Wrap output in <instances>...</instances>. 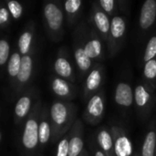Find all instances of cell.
Wrapping results in <instances>:
<instances>
[{
    "label": "cell",
    "mask_w": 156,
    "mask_h": 156,
    "mask_svg": "<svg viewBox=\"0 0 156 156\" xmlns=\"http://www.w3.org/2000/svg\"><path fill=\"white\" fill-rule=\"evenodd\" d=\"M134 106L142 120L148 119L156 108V91L143 80L134 89Z\"/></svg>",
    "instance_id": "cell-1"
},
{
    "label": "cell",
    "mask_w": 156,
    "mask_h": 156,
    "mask_svg": "<svg viewBox=\"0 0 156 156\" xmlns=\"http://www.w3.org/2000/svg\"><path fill=\"white\" fill-rule=\"evenodd\" d=\"M127 31V22L124 16L116 15L111 18V28L107 42V52L110 58L118 54L122 49Z\"/></svg>",
    "instance_id": "cell-2"
},
{
    "label": "cell",
    "mask_w": 156,
    "mask_h": 156,
    "mask_svg": "<svg viewBox=\"0 0 156 156\" xmlns=\"http://www.w3.org/2000/svg\"><path fill=\"white\" fill-rule=\"evenodd\" d=\"M84 50L87 57L93 63H101L102 60L105 59L107 45L97 34V32L90 27V25L85 36Z\"/></svg>",
    "instance_id": "cell-3"
},
{
    "label": "cell",
    "mask_w": 156,
    "mask_h": 156,
    "mask_svg": "<svg viewBox=\"0 0 156 156\" xmlns=\"http://www.w3.org/2000/svg\"><path fill=\"white\" fill-rule=\"evenodd\" d=\"M89 24L88 23H81L78 29H77V42L74 48V58L79 69L80 74L81 76H86L90 69L93 67L94 63L87 57L85 50H84V40L86 32L88 29Z\"/></svg>",
    "instance_id": "cell-4"
},
{
    "label": "cell",
    "mask_w": 156,
    "mask_h": 156,
    "mask_svg": "<svg viewBox=\"0 0 156 156\" xmlns=\"http://www.w3.org/2000/svg\"><path fill=\"white\" fill-rule=\"evenodd\" d=\"M106 111V95L104 89H101L94 94L87 102L84 112V119L90 125L99 124L105 114Z\"/></svg>",
    "instance_id": "cell-5"
},
{
    "label": "cell",
    "mask_w": 156,
    "mask_h": 156,
    "mask_svg": "<svg viewBox=\"0 0 156 156\" xmlns=\"http://www.w3.org/2000/svg\"><path fill=\"white\" fill-rule=\"evenodd\" d=\"M105 79V68L101 63H94L93 67L85 76L83 85V95L86 101H89L94 94L102 88Z\"/></svg>",
    "instance_id": "cell-6"
},
{
    "label": "cell",
    "mask_w": 156,
    "mask_h": 156,
    "mask_svg": "<svg viewBox=\"0 0 156 156\" xmlns=\"http://www.w3.org/2000/svg\"><path fill=\"white\" fill-rule=\"evenodd\" d=\"M88 24L97 32V34L107 45L111 28V18L101 9L97 1L92 3Z\"/></svg>",
    "instance_id": "cell-7"
},
{
    "label": "cell",
    "mask_w": 156,
    "mask_h": 156,
    "mask_svg": "<svg viewBox=\"0 0 156 156\" xmlns=\"http://www.w3.org/2000/svg\"><path fill=\"white\" fill-rule=\"evenodd\" d=\"M111 131L113 137L114 156H133V144L126 130L121 126L113 125Z\"/></svg>",
    "instance_id": "cell-8"
},
{
    "label": "cell",
    "mask_w": 156,
    "mask_h": 156,
    "mask_svg": "<svg viewBox=\"0 0 156 156\" xmlns=\"http://www.w3.org/2000/svg\"><path fill=\"white\" fill-rule=\"evenodd\" d=\"M114 101L117 106L124 111H128L134 103V90L128 81L117 83L114 90Z\"/></svg>",
    "instance_id": "cell-9"
},
{
    "label": "cell",
    "mask_w": 156,
    "mask_h": 156,
    "mask_svg": "<svg viewBox=\"0 0 156 156\" xmlns=\"http://www.w3.org/2000/svg\"><path fill=\"white\" fill-rule=\"evenodd\" d=\"M156 21V0H146L141 7L139 16V29L149 31Z\"/></svg>",
    "instance_id": "cell-10"
},
{
    "label": "cell",
    "mask_w": 156,
    "mask_h": 156,
    "mask_svg": "<svg viewBox=\"0 0 156 156\" xmlns=\"http://www.w3.org/2000/svg\"><path fill=\"white\" fill-rule=\"evenodd\" d=\"M73 112V108H70L66 103L59 101L55 102L50 109L51 119L58 127H63L69 124V122L72 120Z\"/></svg>",
    "instance_id": "cell-11"
},
{
    "label": "cell",
    "mask_w": 156,
    "mask_h": 156,
    "mask_svg": "<svg viewBox=\"0 0 156 156\" xmlns=\"http://www.w3.org/2000/svg\"><path fill=\"white\" fill-rule=\"evenodd\" d=\"M95 144L106 156H114L113 137L111 129L106 126L99 128L94 135Z\"/></svg>",
    "instance_id": "cell-12"
},
{
    "label": "cell",
    "mask_w": 156,
    "mask_h": 156,
    "mask_svg": "<svg viewBox=\"0 0 156 156\" xmlns=\"http://www.w3.org/2000/svg\"><path fill=\"white\" fill-rule=\"evenodd\" d=\"M140 155L156 156V116H154L149 122Z\"/></svg>",
    "instance_id": "cell-13"
},
{
    "label": "cell",
    "mask_w": 156,
    "mask_h": 156,
    "mask_svg": "<svg viewBox=\"0 0 156 156\" xmlns=\"http://www.w3.org/2000/svg\"><path fill=\"white\" fill-rule=\"evenodd\" d=\"M83 150V125L80 121H78L71 131V135L69 140V156H79Z\"/></svg>",
    "instance_id": "cell-14"
},
{
    "label": "cell",
    "mask_w": 156,
    "mask_h": 156,
    "mask_svg": "<svg viewBox=\"0 0 156 156\" xmlns=\"http://www.w3.org/2000/svg\"><path fill=\"white\" fill-rule=\"evenodd\" d=\"M44 14L49 28L53 31H59L62 27L64 18L62 10L55 4L49 3L46 5L44 8Z\"/></svg>",
    "instance_id": "cell-15"
},
{
    "label": "cell",
    "mask_w": 156,
    "mask_h": 156,
    "mask_svg": "<svg viewBox=\"0 0 156 156\" xmlns=\"http://www.w3.org/2000/svg\"><path fill=\"white\" fill-rule=\"evenodd\" d=\"M22 142L27 149H33L38 142V126L35 120L30 119L27 122Z\"/></svg>",
    "instance_id": "cell-16"
},
{
    "label": "cell",
    "mask_w": 156,
    "mask_h": 156,
    "mask_svg": "<svg viewBox=\"0 0 156 156\" xmlns=\"http://www.w3.org/2000/svg\"><path fill=\"white\" fill-rule=\"evenodd\" d=\"M56 73L62 79L73 80L74 72L69 60L65 57H58L54 64Z\"/></svg>",
    "instance_id": "cell-17"
},
{
    "label": "cell",
    "mask_w": 156,
    "mask_h": 156,
    "mask_svg": "<svg viewBox=\"0 0 156 156\" xmlns=\"http://www.w3.org/2000/svg\"><path fill=\"white\" fill-rule=\"evenodd\" d=\"M53 91L59 97L69 98L74 96L75 88L62 78H56L52 82Z\"/></svg>",
    "instance_id": "cell-18"
},
{
    "label": "cell",
    "mask_w": 156,
    "mask_h": 156,
    "mask_svg": "<svg viewBox=\"0 0 156 156\" xmlns=\"http://www.w3.org/2000/svg\"><path fill=\"white\" fill-rule=\"evenodd\" d=\"M143 80L156 91V58L143 65Z\"/></svg>",
    "instance_id": "cell-19"
},
{
    "label": "cell",
    "mask_w": 156,
    "mask_h": 156,
    "mask_svg": "<svg viewBox=\"0 0 156 156\" xmlns=\"http://www.w3.org/2000/svg\"><path fill=\"white\" fill-rule=\"evenodd\" d=\"M99 6L101 7V9L110 17H113L116 15H119V8L122 3H123L122 1H119V0H99L97 1Z\"/></svg>",
    "instance_id": "cell-20"
},
{
    "label": "cell",
    "mask_w": 156,
    "mask_h": 156,
    "mask_svg": "<svg viewBox=\"0 0 156 156\" xmlns=\"http://www.w3.org/2000/svg\"><path fill=\"white\" fill-rule=\"evenodd\" d=\"M156 58V31L153 33V35L151 36V37L148 39L144 50V54L142 56V62L143 65L144 63H146L147 61L155 58Z\"/></svg>",
    "instance_id": "cell-21"
},
{
    "label": "cell",
    "mask_w": 156,
    "mask_h": 156,
    "mask_svg": "<svg viewBox=\"0 0 156 156\" xmlns=\"http://www.w3.org/2000/svg\"><path fill=\"white\" fill-rule=\"evenodd\" d=\"M32 71V59L29 56H24L21 58V66L17 79L21 82H26L30 78Z\"/></svg>",
    "instance_id": "cell-22"
},
{
    "label": "cell",
    "mask_w": 156,
    "mask_h": 156,
    "mask_svg": "<svg viewBox=\"0 0 156 156\" xmlns=\"http://www.w3.org/2000/svg\"><path fill=\"white\" fill-rule=\"evenodd\" d=\"M64 8L66 13L74 17L80 13L82 8V1L80 0H68L64 3Z\"/></svg>",
    "instance_id": "cell-23"
},
{
    "label": "cell",
    "mask_w": 156,
    "mask_h": 156,
    "mask_svg": "<svg viewBox=\"0 0 156 156\" xmlns=\"http://www.w3.org/2000/svg\"><path fill=\"white\" fill-rule=\"evenodd\" d=\"M30 103H31V101L28 97L20 98L16 105V109H15L16 114L20 118L26 116L30 109Z\"/></svg>",
    "instance_id": "cell-24"
},
{
    "label": "cell",
    "mask_w": 156,
    "mask_h": 156,
    "mask_svg": "<svg viewBox=\"0 0 156 156\" xmlns=\"http://www.w3.org/2000/svg\"><path fill=\"white\" fill-rule=\"evenodd\" d=\"M21 66V58L18 53H14L12 57L10 58V60L8 62V73L11 77H15L18 75L19 69Z\"/></svg>",
    "instance_id": "cell-25"
},
{
    "label": "cell",
    "mask_w": 156,
    "mask_h": 156,
    "mask_svg": "<svg viewBox=\"0 0 156 156\" xmlns=\"http://www.w3.org/2000/svg\"><path fill=\"white\" fill-rule=\"evenodd\" d=\"M50 127L48 122H41L38 127V141L40 144H46L49 140Z\"/></svg>",
    "instance_id": "cell-26"
},
{
    "label": "cell",
    "mask_w": 156,
    "mask_h": 156,
    "mask_svg": "<svg viewBox=\"0 0 156 156\" xmlns=\"http://www.w3.org/2000/svg\"><path fill=\"white\" fill-rule=\"evenodd\" d=\"M31 40H32L31 33L25 32L21 35V37H19V40H18V47H19V50L22 54H26L29 50Z\"/></svg>",
    "instance_id": "cell-27"
},
{
    "label": "cell",
    "mask_w": 156,
    "mask_h": 156,
    "mask_svg": "<svg viewBox=\"0 0 156 156\" xmlns=\"http://www.w3.org/2000/svg\"><path fill=\"white\" fill-rule=\"evenodd\" d=\"M8 9L11 15L13 16L14 18H19L22 14V5L17 2V1H9L8 4Z\"/></svg>",
    "instance_id": "cell-28"
},
{
    "label": "cell",
    "mask_w": 156,
    "mask_h": 156,
    "mask_svg": "<svg viewBox=\"0 0 156 156\" xmlns=\"http://www.w3.org/2000/svg\"><path fill=\"white\" fill-rule=\"evenodd\" d=\"M9 54V45L5 40H0V66L4 65Z\"/></svg>",
    "instance_id": "cell-29"
},
{
    "label": "cell",
    "mask_w": 156,
    "mask_h": 156,
    "mask_svg": "<svg viewBox=\"0 0 156 156\" xmlns=\"http://www.w3.org/2000/svg\"><path fill=\"white\" fill-rule=\"evenodd\" d=\"M69 140L65 137L58 143L56 156H69Z\"/></svg>",
    "instance_id": "cell-30"
},
{
    "label": "cell",
    "mask_w": 156,
    "mask_h": 156,
    "mask_svg": "<svg viewBox=\"0 0 156 156\" xmlns=\"http://www.w3.org/2000/svg\"><path fill=\"white\" fill-rule=\"evenodd\" d=\"M8 16H9V13L6 10V8L5 7L0 8V24L6 22L8 20Z\"/></svg>",
    "instance_id": "cell-31"
},
{
    "label": "cell",
    "mask_w": 156,
    "mask_h": 156,
    "mask_svg": "<svg viewBox=\"0 0 156 156\" xmlns=\"http://www.w3.org/2000/svg\"><path fill=\"white\" fill-rule=\"evenodd\" d=\"M92 152H93V156H106L98 148V146L95 144V143L92 146Z\"/></svg>",
    "instance_id": "cell-32"
},
{
    "label": "cell",
    "mask_w": 156,
    "mask_h": 156,
    "mask_svg": "<svg viewBox=\"0 0 156 156\" xmlns=\"http://www.w3.org/2000/svg\"><path fill=\"white\" fill-rule=\"evenodd\" d=\"M79 156H89V154H88V153H87L85 150H83V151H82V153H81V154H80Z\"/></svg>",
    "instance_id": "cell-33"
},
{
    "label": "cell",
    "mask_w": 156,
    "mask_h": 156,
    "mask_svg": "<svg viewBox=\"0 0 156 156\" xmlns=\"http://www.w3.org/2000/svg\"><path fill=\"white\" fill-rule=\"evenodd\" d=\"M133 156H141V155H140V154H134Z\"/></svg>",
    "instance_id": "cell-34"
},
{
    "label": "cell",
    "mask_w": 156,
    "mask_h": 156,
    "mask_svg": "<svg viewBox=\"0 0 156 156\" xmlns=\"http://www.w3.org/2000/svg\"><path fill=\"white\" fill-rule=\"evenodd\" d=\"M0 140H1V134H0Z\"/></svg>",
    "instance_id": "cell-35"
}]
</instances>
